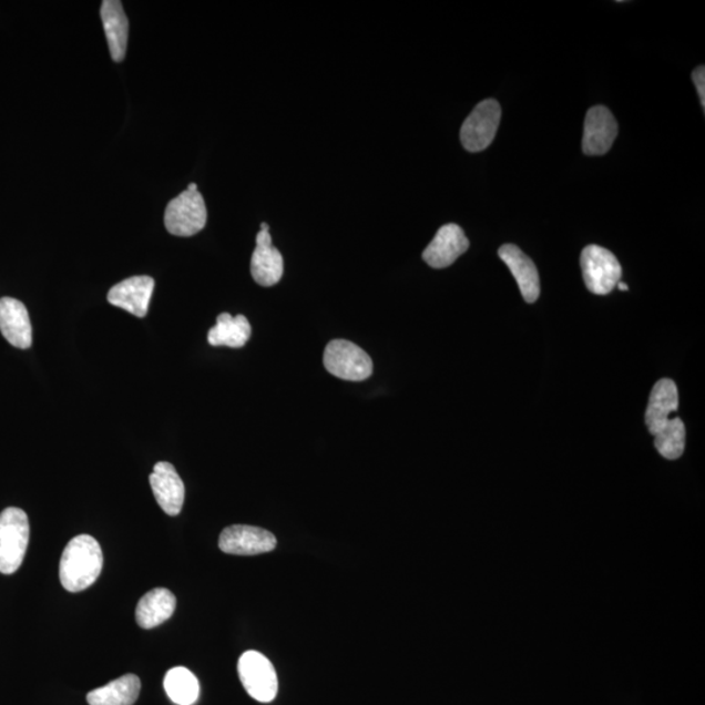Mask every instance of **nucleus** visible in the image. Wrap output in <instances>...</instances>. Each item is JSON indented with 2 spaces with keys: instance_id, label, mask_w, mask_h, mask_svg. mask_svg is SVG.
Returning a JSON list of instances; mask_svg holds the SVG:
<instances>
[{
  "instance_id": "f257e3e1",
  "label": "nucleus",
  "mask_w": 705,
  "mask_h": 705,
  "mask_svg": "<svg viewBox=\"0 0 705 705\" xmlns=\"http://www.w3.org/2000/svg\"><path fill=\"white\" fill-rule=\"evenodd\" d=\"M102 565L104 555L98 540L90 534H80L63 550L59 578L65 591L82 592L100 578Z\"/></svg>"
},
{
  "instance_id": "f03ea898",
  "label": "nucleus",
  "mask_w": 705,
  "mask_h": 705,
  "mask_svg": "<svg viewBox=\"0 0 705 705\" xmlns=\"http://www.w3.org/2000/svg\"><path fill=\"white\" fill-rule=\"evenodd\" d=\"M28 515L17 507L0 513V572L14 574L23 563L29 543Z\"/></svg>"
},
{
  "instance_id": "7ed1b4c3",
  "label": "nucleus",
  "mask_w": 705,
  "mask_h": 705,
  "mask_svg": "<svg viewBox=\"0 0 705 705\" xmlns=\"http://www.w3.org/2000/svg\"><path fill=\"white\" fill-rule=\"evenodd\" d=\"M208 213L196 183H191L165 210L166 231L175 237H193L207 224Z\"/></svg>"
},
{
  "instance_id": "20e7f679",
  "label": "nucleus",
  "mask_w": 705,
  "mask_h": 705,
  "mask_svg": "<svg viewBox=\"0 0 705 705\" xmlns=\"http://www.w3.org/2000/svg\"><path fill=\"white\" fill-rule=\"evenodd\" d=\"M323 362L334 377L348 381H362L371 377L372 359L358 345L348 340H333L327 345Z\"/></svg>"
},
{
  "instance_id": "39448f33",
  "label": "nucleus",
  "mask_w": 705,
  "mask_h": 705,
  "mask_svg": "<svg viewBox=\"0 0 705 705\" xmlns=\"http://www.w3.org/2000/svg\"><path fill=\"white\" fill-rule=\"evenodd\" d=\"M582 264L584 283L588 290L597 296H606L621 282L622 267L616 256L596 245L583 249Z\"/></svg>"
},
{
  "instance_id": "423d86ee",
  "label": "nucleus",
  "mask_w": 705,
  "mask_h": 705,
  "mask_svg": "<svg viewBox=\"0 0 705 705\" xmlns=\"http://www.w3.org/2000/svg\"><path fill=\"white\" fill-rule=\"evenodd\" d=\"M238 674L242 685L253 699L269 703L275 699L278 689L277 674L270 661L256 651H247L238 661Z\"/></svg>"
},
{
  "instance_id": "0eeeda50",
  "label": "nucleus",
  "mask_w": 705,
  "mask_h": 705,
  "mask_svg": "<svg viewBox=\"0 0 705 705\" xmlns=\"http://www.w3.org/2000/svg\"><path fill=\"white\" fill-rule=\"evenodd\" d=\"M502 109L495 100H484L477 105L467 117L460 131L462 146L468 152L477 153L493 143L501 123Z\"/></svg>"
},
{
  "instance_id": "6e6552de",
  "label": "nucleus",
  "mask_w": 705,
  "mask_h": 705,
  "mask_svg": "<svg viewBox=\"0 0 705 705\" xmlns=\"http://www.w3.org/2000/svg\"><path fill=\"white\" fill-rule=\"evenodd\" d=\"M277 545L274 534L252 525H232L219 535L218 546L226 554L258 555L269 553Z\"/></svg>"
},
{
  "instance_id": "1a4fd4ad",
  "label": "nucleus",
  "mask_w": 705,
  "mask_h": 705,
  "mask_svg": "<svg viewBox=\"0 0 705 705\" xmlns=\"http://www.w3.org/2000/svg\"><path fill=\"white\" fill-rule=\"evenodd\" d=\"M619 136V123L605 106H594L584 122L583 151L588 156H602L611 151Z\"/></svg>"
},
{
  "instance_id": "9d476101",
  "label": "nucleus",
  "mask_w": 705,
  "mask_h": 705,
  "mask_svg": "<svg viewBox=\"0 0 705 705\" xmlns=\"http://www.w3.org/2000/svg\"><path fill=\"white\" fill-rule=\"evenodd\" d=\"M252 275L256 284L269 288L280 283L284 275V259L278 249L272 245L269 226L263 223L256 235V247L252 258Z\"/></svg>"
},
{
  "instance_id": "9b49d317",
  "label": "nucleus",
  "mask_w": 705,
  "mask_h": 705,
  "mask_svg": "<svg viewBox=\"0 0 705 705\" xmlns=\"http://www.w3.org/2000/svg\"><path fill=\"white\" fill-rule=\"evenodd\" d=\"M469 248L464 231L457 224H447L438 231L431 244L425 248L422 258L431 268L452 266Z\"/></svg>"
},
{
  "instance_id": "f8f14e48",
  "label": "nucleus",
  "mask_w": 705,
  "mask_h": 705,
  "mask_svg": "<svg viewBox=\"0 0 705 705\" xmlns=\"http://www.w3.org/2000/svg\"><path fill=\"white\" fill-rule=\"evenodd\" d=\"M150 483L161 509L168 517L180 515L185 503V483L171 462H157L150 476Z\"/></svg>"
},
{
  "instance_id": "ddd939ff",
  "label": "nucleus",
  "mask_w": 705,
  "mask_h": 705,
  "mask_svg": "<svg viewBox=\"0 0 705 705\" xmlns=\"http://www.w3.org/2000/svg\"><path fill=\"white\" fill-rule=\"evenodd\" d=\"M153 289L154 280L152 277L134 276L114 285L108 293V300L110 305L120 307L137 318H145L149 314Z\"/></svg>"
},
{
  "instance_id": "4468645a",
  "label": "nucleus",
  "mask_w": 705,
  "mask_h": 705,
  "mask_svg": "<svg viewBox=\"0 0 705 705\" xmlns=\"http://www.w3.org/2000/svg\"><path fill=\"white\" fill-rule=\"evenodd\" d=\"M0 333L12 347H32V323L23 303L11 297L0 298Z\"/></svg>"
},
{
  "instance_id": "2eb2a0df",
  "label": "nucleus",
  "mask_w": 705,
  "mask_h": 705,
  "mask_svg": "<svg viewBox=\"0 0 705 705\" xmlns=\"http://www.w3.org/2000/svg\"><path fill=\"white\" fill-rule=\"evenodd\" d=\"M499 258L515 277L521 296L528 304H534L540 297L541 285L539 270L532 259L515 245H504L499 248Z\"/></svg>"
},
{
  "instance_id": "dca6fc26",
  "label": "nucleus",
  "mask_w": 705,
  "mask_h": 705,
  "mask_svg": "<svg viewBox=\"0 0 705 705\" xmlns=\"http://www.w3.org/2000/svg\"><path fill=\"white\" fill-rule=\"evenodd\" d=\"M678 388L671 379H661L653 387L648 408L645 411V422L653 437L664 429L672 420L671 416L678 410Z\"/></svg>"
},
{
  "instance_id": "f3484780",
  "label": "nucleus",
  "mask_w": 705,
  "mask_h": 705,
  "mask_svg": "<svg viewBox=\"0 0 705 705\" xmlns=\"http://www.w3.org/2000/svg\"><path fill=\"white\" fill-rule=\"evenodd\" d=\"M101 19L104 24L110 55L113 61L121 63L124 61L129 42V19L123 10L122 2L117 0H105L101 6Z\"/></svg>"
},
{
  "instance_id": "a211bd4d",
  "label": "nucleus",
  "mask_w": 705,
  "mask_h": 705,
  "mask_svg": "<svg viewBox=\"0 0 705 705\" xmlns=\"http://www.w3.org/2000/svg\"><path fill=\"white\" fill-rule=\"evenodd\" d=\"M176 600L166 588H156L141 599L136 606V622L144 630L160 626L172 619Z\"/></svg>"
},
{
  "instance_id": "6ab92c4d",
  "label": "nucleus",
  "mask_w": 705,
  "mask_h": 705,
  "mask_svg": "<svg viewBox=\"0 0 705 705\" xmlns=\"http://www.w3.org/2000/svg\"><path fill=\"white\" fill-rule=\"evenodd\" d=\"M252 337V326L245 315L232 317L231 314L223 313L217 317L216 326L208 333V343L212 347H245Z\"/></svg>"
},
{
  "instance_id": "aec40b11",
  "label": "nucleus",
  "mask_w": 705,
  "mask_h": 705,
  "mask_svg": "<svg viewBox=\"0 0 705 705\" xmlns=\"http://www.w3.org/2000/svg\"><path fill=\"white\" fill-rule=\"evenodd\" d=\"M141 689V680L134 674H127L104 687L93 689L86 695V702L90 705H134Z\"/></svg>"
},
{
  "instance_id": "412c9836",
  "label": "nucleus",
  "mask_w": 705,
  "mask_h": 705,
  "mask_svg": "<svg viewBox=\"0 0 705 705\" xmlns=\"http://www.w3.org/2000/svg\"><path fill=\"white\" fill-rule=\"evenodd\" d=\"M165 692L176 705H193L200 697V681L186 667H173L165 675Z\"/></svg>"
},
{
  "instance_id": "4be33fe9",
  "label": "nucleus",
  "mask_w": 705,
  "mask_h": 705,
  "mask_svg": "<svg viewBox=\"0 0 705 705\" xmlns=\"http://www.w3.org/2000/svg\"><path fill=\"white\" fill-rule=\"evenodd\" d=\"M686 446V428L681 418H672L670 423L655 436V447L661 457L677 460Z\"/></svg>"
},
{
  "instance_id": "5701e85b",
  "label": "nucleus",
  "mask_w": 705,
  "mask_h": 705,
  "mask_svg": "<svg viewBox=\"0 0 705 705\" xmlns=\"http://www.w3.org/2000/svg\"><path fill=\"white\" fill-rule=\"evenodd\" d=\"M694 83L696 85L697 93H699L702 106L705 108V70L704 65L697 68L693 72Z\"/></svg>"
},
{
  "instance_id": "b1692460",
  "label": "nucleus",
  "mask_w": 705,
  "mask_h": 705,
  "mask_svg": "<svg viewBox=\"0 0 705 705\" xmlns=\"http://www.w3.org/2000/svg\"><path fill=\"white\" fill-rule=\"evenodd\" d=\"M616 286H619L620 290H622V292L629 290V286L626 284L621 283V282L619 284H616Z\"/></svg>"
}]
</instances>
